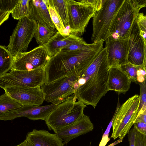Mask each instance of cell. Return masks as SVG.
<instances>
[{"label":"cell","instance_id":"7","mask_svg":"<svg viewBox=\"0 0 146 146\" xmlns=\"http://www.w3.org/2000/svg\"><path fill=\"white\" fill-rule=\"evenodd\" d=\"M69 33L79 36L86 28L95 10L84 0H67Z\"/></svg>","mask_w":146,"mask_h":146},{"label":"cell","instance_id":"10","mask_svg":"<svg viewBox=\"0 0 146 146\" xmlns=\"http://www.w3.org/2000/svg\"><path fill=\"white\" fill-rule=\"evenodd\" d=\"M146 5V0H125L119 11L115 31L111 36L115 39L129 38L138 13Z\"/></svg>","mask_w":146,"mask_h":146},{"label":"cell","instance_id":"3","mask_svg":"<svg viewBox=\"0 0 146 146\" xmlns=\"http://www.w3.org/2000/svg\"><path fill=\"white\" fill-rule=\"evenodd\" d=\"M125 0H104L101 8L93 17L92 42H104L115 32L119 10Z\"/></svg>","mask_w":146,"mask_h":146},{"label":"cell","instance_id":"38","mask_svg":"<svg viewBox=\"0 0 146 146\" xmlns=\"http://www.w3.org/2000/svg\"><path fill=\"white\" fill-rule=\"evenodd\" d=\"M16 146H27V141L26 139L23 141L19 144Z\"/></svg>","mask_w":146,"mask_h":146},{"label":"cell","instance_id":"18","mask_svg":"<svg viewBox=\"0 0 146 146\" xmlns=\"http://www.w3.org/2000/svg\"><path fill=\"white\" fill-rule=\"evenodd\" d=\"M26 139L32 146H64L65 145L56 134L43 129H33L27 134Z\"/></svg>","mask_w":146,"mask_h":146},{"label":"cell","instance_id":"33","mask_svg":"<svg viewBox=\"0 0 146 146\" xmlns=\"http://www.w3.org/2000/svg\"><path fill=\"white\" fill-rule=\"evenodd\" d=\"M85 2L92 6L96 11L102 7L104 0H84Z\"/></svg>","mask_w":146,"mask_h":146},{"label":"cell","instance_id":"6","mask_svg":"<svg viewBox=\"0 0 146 146\" xmlns=\"http://www.w3.org/2000/svg\"><path fill=\"white\" fill-rule=\"evenodd\" d=\"M77 74L64 77L41 87L44 100L53 104H60L75 96L78 88Z\"/></svg>","mask_w":146,"mask_h":146},{"label":"cell","instance_id":"29","mask_svg":"<svg viewBox=\"0 0 146 146\" xmlns=\"http://www.w3.org/2000/svg\"><path fill=\"white\" fill-rule=\"evenodd\" d=\"M140 34L146 43V16L143 13H139L136 18Z\"/></svg>","mask_w":146,"mask_h":146},{"label":"cell","instance_id":"32","mask_svg":"<svg viewBox=\"0 0 146 146\" xmlns=\"http://www.w3.org/2000/svg\"><path fill=\"white\" fill-rule=\"evenodd\" d=\"M135 146H146V135L142 134L137 131Z\"/></svg>","mask_w":146,"mask_h":146},{"label":"cell","instance_id":"23","mask_svg":"<svg viewBox=\"0 0 146 146\" xmlns=\"http://www.w3.org/2000/svg\"><path fill=\"white\" fill-rule=\"evenodd\" d=\"M48 4L55 10L65 27L66 29L69 27L67 0H48Z\"/></svg>","mask_w":146,"mask_h":146},{"label":"cell","instance_id":"4","mask_svg":"<svg viewBox=\"0 0 146 146\" xmlns=\"http://www.w3.org/2000/svg\"><path fill=\"white\" fill-rule=\"evenodd\" d=\"M74 97L58 104L44 120L47 127L56 134L63 128L72 124L84 115L86 105L81 102H76Z\"/></svg>","mask_w":146,"mask_h":146},{"label":"cell","instance_id":"37","mask_svg":"<svg viewBox=\"0 0 146 146\" xmlns=\"http://www.w3.org/2000/svg\"><path fill=\"white\" fill-rule=\"evenodd\" d=\"M138 121H142L146 123V111L137 116L135 122Z\"/></svg>","mask_w":146,"mask_h":146},{"label":"cell","instance_id":"15","mask_svg":"<svg viewBox=\"0 0 146 146\" xmlns=\"http://www.w3.org/2000/svg\"><path fill=\"white\" fill-rule=\"evenodd\" d=\"M3 90L5 92L22 106H40L44 101V94L40 87L8 86Z\"/></svg>","mask_w":146,"mask_h":146},{"label":"cell","instance_id":"5","mask_svg":"<svg viewBox=\"0 0 146 146\" xmlns=\"http://www.w3.org/2000/svg\"><path fill=\"white\" fill-rule=\"evenodd\" d=\"M140 95L129 98L117 110L113 119L111 138L123 139L135 123L138 113Z\"/></svg>","mask_w":146,"mask_h":146},{"label":"cell","instance_id":"12","mask_svg":"<svg viewBox=\"0 0 146 146\" xmlns=\"http://www.w3.org/2000/svg\"><path fill=\"white\" fill-rule=\"evenodd\" d=\"M52 104L43 106L32 105L23 106L0 114V120H12L17 118L25 117L31 120H44L58 105Z\"/></svg>","mask_w":146,"mask_h":146},{"label":"cell","instance_id":"36","mask_svg":"<svg viewBox=\"0 0 146 146\" xmlns=\"http://www.w3.org/2000/svg\"><path fill=\"white\" fill-rule=\"evenodd\" d=\"M10 12H6L0 13V26L9 18Z\"/></svg>","mask_w":146,"mask_h":146},{"label":"cell","instance_id":"40","mask_svg":"<svg viewBox=\"0 0 146 146\" xmlns=\"http://www.w3.org/2000/svg\"><path fill=\"white\" fill-rule=\"evenodd\" d=\"M90 145H91V144H90Z\"/></svg>","mask_w":146,"mask_h":146},{"label":"cell","instance_id":"34","mask_svg":"<svg viewBox=\"0 0 146 146\" xmlns=\"http://www.w3.org/2000/svg\"><path fill=\"white\" fill-rule=\"evenodd\" d=\"M134 127L140 133L146 135V123L142 121L135 122L133 124Z\"/></svg>","mask_w":146,"mask_h":146},{"label":"cell","instance_id":"27","mask_svg":"<svg viewBox=\"0 0 146 146\" xmlns=\"http://www.w3.org/2000/svg\"><path fill=\"white\" fill-rule=\"evenodd\" d=\"M139 67L128 62L126 64L119 67L127 75L131 82L138 84L137 72Z\"/></svg>","mask_w":146,"mask_h":146},{"label":"cell","instance_id":"2","mask_svg":"<svg viewBox=\"0 0 146 146\" xmlns=\"http://www.w3.org/2000/svg\"><path fill=\"white\" fill-rule=\"evenodd\" d=\"M103 48L92 50H60L50 57L44 67L45 84L74 74L78 75L90 64Z\"/></svg>","mask_w":146,"mask_h":146},{"label":"cell","instance_id":"13","mask_svg":"<svg viewBox=\"0 0 146 146\" xmlns=\"http://www.w3.org/2000/svg\"><path fill=\"white\" fill-rule=\"evenodd\" d=\"M128 62L136 66L146 67V43L140 35L136 19L129 37Z\"/></svg>","mask_w":146,"mask_h":146},{"label":"cell","instance_id":"11","mask_svg":"<svg viewBox=\"0 0 146 146\" xmlns=\"http://www.w3.org/2000/svg\"><path fill=\"white\" fill-rule=\"evenodd\" d=\"M50 57L45 47L39 45L13 57L11 70H31L44 67Z\"/></svg>","mask_w":146,"mask_h":146},{"label":"cell","instance_id":"35","mask_svg":"<svg viewBox=\"0 0 146 146\" xmlns=\"http://www.w3.org/2000/svg\"><path fill=\"white\" fill-rule=\"evenodd\" d=\"M137 130L133 127L128 132V140L129 146H135V140Z\"/></svg>","mask_w":146,"mask_h":146},{"label":"cell","instance_id":"22","mask_svg":"<svg viewBox=\"0 0 146 146\" xmlns=\"http://www.w3.org/2000/svg\"><path fill=\"white\" fill-rule=\"evenodd\" d=\"M55 30H53L37 23V26L34 37L39 45L46 44L55 34Z\"/></svg>","mask_w":146,"mask_h":146},{"label":"cell","instance_id":"30","mask_svg":"<svg viewBox=\"0 0 146 146\" xmlns=\"http://www.w3.org/2000/svg\"><path fill=\"white\" fill-rule=\"evenodd\" d=\"M18 0H0V13L10 12L14 7Z\"/></svg>","mask_w":146,"mask_h":146},{"label":"cell","instance_id":"9","mask_svg":"<svg viewBox=\"0 0 146 146\" xmlns=\"http://www.w3.org/2000/svg\"><path fill=\"white\" fill-rule=\"evenodd\" d=\"M45 82L44 67L31 70H11L0 77V88L8 86L41 87Z\"/></svg>","mask_w":146,"mask_h":146},{"label":"cell","instance_id":"26","mask_svg":"<svg viewBox=\"0 0 146 146\" xmlns=\"http://www.w3.org/2000/svg\"><path fill=\"white\" fill-rule=\"evenodd\" d=\"M48 8L50 18L58 31L63 36L69 35L70 34L67 32V29L65 27L60 17L54 9L48 3Z\"/></svg>","mask_w":146,"mask_h":146},{"label":"cell","instance_id":"17","mask_svg":"<svg viewBox=\"0 0 146 146\" xmlns=\"http://www.w3.org/2000/svg\"><path fill=\"white\" fill-rule=\"evenodd\" d=\"M131 81L119 67H111L108 71L107 87L113 90L125 94L130 88Z\"/></svg>","mask_w":146,"mask_h":146},{"label":"cell","instance_id":"25","mask_svg":"<svg viewBox=\"0 0 146 146\" xmlns=\"http://www.w3.org/2000/svg\"><path fill=\"white\" fill-rule=\"evenodd\" d=\"M22 106L6 92L0 96V114Z\"/></svg>","mask_w":146,"mask_h":146},{"label":"cell","instance_id":"20","mask_svg":"<svg viewBox=\"0 0 146 146\" xmlns=\"http://www.w3.org/2000/svg\"><path fill=\"white\" fill-rule=\"evenodd\" d=\"M76 43H86V42L83 38L79 36L70 34L63 36L57 31L43 46L51 57L64 47Z\"/></svg>","mask_w":146,"mask_h":146},{"label":"cell","instance_id":"8","mask_svg":"<svg viewBox=\"0 0 146 146\" xmlns=\"http://www.w3.org/2000/svg\"><path fill=\"white\" fill-rule=\"evenodd\" d=\"M37 23L31 17L19 20L10 36L7 49L14 57L18 54L26 52L35 32Z\"/></svg>","mask_w":146,"mask_h":146},{"label":"cell","instance_id":"16","mask_svg":"<svg viewBox=\"0 0 146 146\" xmlns=\"http://www.w3.org/2000/svg\"><path fill=\"white\" fill-rule=\"evenodd\" d=\"M94 128L89 117L84 114L79 120L55 134L65 144L74 138L92 131Z\"/></svg>","mask_w":146,"mask_h":146},{"label":"cell","instance_id":"28","mask_svg":"<svg viewBox=\"0 0 146 146\" xmlns=\"http://www.w3.org/2000/svg\"><path fill=\"white\" fill-rule=\"evenodd\" d=\"M140 88V100L138 109L137 116L146 111V80L138 83Z\"/></svg>","mask_w":146,"mask_h":146},{"label":"cell","instance_id":"1","mask_svg":"<svg viewBox=\"0 0 146 146\" xmlns=\"http://www.w3.org/2000/svg\"><path fill=\"white\" fill-rule=\"evenodd\" d=\"M110 67L106 49L103 48L90 64L78 76L75 96L78 101L94 108L109 91L107 82Z\"/></svg>","mask_w":146,"mask_h":146},{"label":"cell","instance_id":"24","mask_svg":"<svg viewBox=\"0 0 146 146\" xmlns=\"http://www.w3.org/2000/svg\"><path fill=\"white\" fill-rule=\"evenodd\" d=\"M11 13L13 19L16 20L30 17V0H18Z\"/></svg>","mask_w":146,"mask_h":146},{"label":"cell","instance_id":"31","mask_svg":"<svg viewBox=\"0 0 146 146\" xmlns=\"http://www.w3.org/2000/svg\"><path fill=\"white\" fill-rule=\"evenodd\" d=\"M115 114L113 116L109 124L107 129L103 134L99 146H106L107 143L110 140L109 135L111 127L112 126Z\"/></svg>","mask_w":146,"mask_h":146},{"label":"cell","instance_id":"21","mask_svg":"<svg viewBox=\"0 0 146 146\" xmlns=\"http://www.w3.org/2000/svg\"><path fill=\"white\" fill-rule=\"evenodd\" d=\"M13 61V57L7 47L0 45V77L11 70Z\"/></svg>","mask_w":146,"mask_h":146},{"label":"cell","instance_id":"14","mask_svg":"<svg viewBox=\"0 0 146 146\" xmlns=\"http://www.w3.org/2000/svg\"><path fill=\"white\" fill-rule=\"evenodd\" d=\"M105 42L110 67H119L128 62L129 38L115 39L110 36Z\"/></svg>","mask_w":146,"mask_h":146},{"label":"cell","instance_id":"19","mask_svg":"<svg viewBox=\"0 0 146 146\" xmlns=\"http://www.w3.org/2000/svg\"><path fill=\"white\" fill-rule=\"evenodd\" d=\"M30 16L42 25L55 30L48 8V0H30Z\"/></svg>","mask_w":146,"mask_h":146},{"label":"cell","instance_id":"39","mask_svg":"<svg viewBox=\"0 0 146 146\" xmlns=\"http://www.w3.org/2000/svg\"><path fill=\"white\" fill-rule=\"evenodd\" d=\"M27 146H32V145L27 141Z\"/></svg>","mask_w":146,"mask_h":146}]
</instances>
